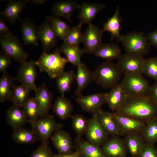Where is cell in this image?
Wrapping results in <instances>:
<instances>
[{"label": "cell", "mask_w": 157, "mask_h": 157, "mask_svg": "<svg viewBox=\"0 0 157 157\" xmlns=\"http://www.w3.org/2000/svg\"><path fill=\"white\" fill-rule=\"evenodd\" d=\"M48 1L47 0H32L31 1L33 3L38 4L42 5Z\"/></svg>", "instance_id": "49"}, {"label": "cell", "mask_w": 157, "mask_h": 157, "mask_svg": "<svg viewBox=\"0 0 157 157\" xmlns=\"http://www.w3.org/2000/svg\"><path fill=\"white\" fill-rule=\"evenodd\" d=\"M85 134L88 142L100 147L108 139V134L101 125L97 113L92 115V117L88 120Z\"/></svg>", "instance_id": "8"}, {"label": "cell", "mask_w": 157, "mask_h": 157, "mask_svg": "<svg viewBox=\"0 0 157 157\" xmlns=\"http://www.w3.org/2000/svg\"><path fill=\"white\" fill-rule=\"evenodd\" d=\"M156 149H157V148H156Z\"/></svg>", "instance_id": "50"}, {"label": "cell", "mask_w": 157, "mask_h": 157, "mask_svg": "<svg viewBox=\"0 0 157 157\" xmlns=\"http://www.w3.org/2000/svg\"><path fill=\"white\" fill-rule=\"evenodd\" d=\"M122 73L117 63L106 61L92 72L93 80L104 88H112L120 80Z\"/></svg>", "instance_id": "3"}, {"label": "cell", "mask_w": 157, "mask_h": 157, "mask_svg": "<svg viewBox=\"0 0 157 157\" xmlns=\"http://www.w3.org/2000/svg\"><path fill=\"white\" fill-rule=\"evenodd\" d=\"M138 157H157V149L154 145L146 143Z\"/></svg>", "instance_id": "43"}, {"label": "cell", "mask_w": 157, "mask_h": 157, "mask_svg": "<svg viewBox=\"0 0 157 157\" xmlns=\"http://www.w3.org/2000/svg\"><path fill=\"white\" fill-rule=\"evenodd\" d=\"M34 97L41 110L43 117L48 115L51 107L53 94L44 83L37 88Z\"/></svg>", "instance_id": "24"}, {"label": "cell", "mask_w": 157, "mask_h": 157, "mask_svg": "<svg viewBox=\"0 0 157 157\" xmlns=\"http://www.w3.org/2000/svg\"><path fill=\"white\" fill-rule=\"evenodd\" d=\"M146 35L150 45L155 47L157 50V30L148 33Z\"/></svg>", "instance_id": "45"}, {"label": "cell", "mask_w": 157, "mask_h": 157, "mask_svg": "<svg viewBox=\"0 0 157 157\" xmlns=\"http://www.w3.org/2000/svg\"><path fill=\"white\" fill-rule=\"evenodd\" d=\"M21 64L15 80L35 91L37 88L35 84L37 72L35 61H26Z\"/></svg>", "instance_id": "10"}, {"label": "cell", "mask_w": 157, "mask_h": 157, "mask_svg": "<svg viewBox=\"0 0 157 157\" xmlns=\"http://www.w3.org/2000/svg\"><path fill=\"white\" fill-rule=\"evenodd\" d=\"M72 119L73 128L77 137H81L85 134L88 125V120L79 114L72 115Z\"/></svg>", "instance_id": "41"}, {"label": "cell", "mask_w": 157, "mask_h": 157, "mask_svg": "<svg viewBox=\"0 0 157 157\" xmlns=\"http://www.w3.org/2000/svg\"><path fill=\"white\" fill-rule=\"evenodd\" d=\"M12 138L15 142L21 144H32L40 140L33 130L26 129L22 127L13 131Z\"/></svg>", "instance_id": "34"}, {"label": "cell", "mask_w": 157, "mask_h": 157, "mask_svg": "<svg viewBox=\"0 0 157 157\" xmlns=\"http://www.w3.org/2000/svg\"><path fill=\"white\" fill-rule=\"evenodd\" d=\"M120 41L126 53L144 56L149 53L150 44L146 35L142 32L132 31L122 35Z\"/></svg>", "instance_id": "4"}, {"label": "cell", "mask_w": 157, "mask_h": 157, "mask_svg": "<svg viewBox=\"0 0 157 157\" xmlns=\"http://www.w3.org/2000/svg\"><path fill=\"white\" fill-rule=\"evenodd\" d=\"M141 135L146 143L154 145L157 142V117L146 123Z\"/></svg>", "instance_id": "38"}, {"label": "cell", "mask_w": 157, "mask_h": 157, "mask_svg": "<svg viewBox=\"0 0 157 157\" xmlns=\"http://www.w3.org/2000/svg\"><path fill=\"white\" fill-rule=\"evenodd\" d=\"M103 31L99 27L92 23L88 26L83 33V42L85 53H92L95 50L102 42Z\"/></svg>", "instance_id": "13"}, {"label": "cell", "mask_w": 157, "mask_h": 157, "mask_svg": "<svg viewBox=\"0 0 157 157\" xmlns=\"http://www.w3.org/2000/svg\"><path fill=\"white\" fill-rule=\"evenodd\" d=\"M105 7L104 4L100 3L83 2L79 4V13L78 17L82 24L91 23L97 14Z\"/></svg>", "instance_id": "17"}, {"label": "cell", "mask_w": 157, "mask_h": 157, "mask_svg": "<svg viewBox=\"0 0 157 157\" xmlns=\"http://www.w3.org/2000/svg\"><path fill=\"white\" fill-rule=\"evenodd\" d=\"M52 142L59 154H67L72 152L73 145L69 134L66 131L59 129L51 137Z\"/></svg>", "instance_id": "20"}, {"label": "cell", "mask_w": 157, "mask_h": 157, "mask_svg": "<svg viewBox=\"0 0 157 157\" xmlns=\"http://www.w3.org/2000/svg\"><path fill=\"white\" fill-rule=\"evenodd\" d=\"M21 108L13 104L6 111L7 122L13 131L22 127L28 122L24 111Z\"/></svg>", "instance_id": "23"}, {"label": "cell", "mask_w": 157, "mask_h": 157, "mask_svg": "<svg viewBox=\"0 0 157 157\" xmlns=\"http://www.w3.org/2000/svg\"><path fill=\"white\" fill-rule=\"evenodd\" d=\"M106 93H98L92 94L76 96V102L85 111L92 115L98 113L106 103Z\"/></svg>", "instance_id": "11"}, {"label": "cell", "mask_w": 157, "mask_h": 157, "mask_svg": "<svg viewBox=\"0 0 157 157\" xmlns=\"http://www.w3.org/2000/svg\"><path fill=\"white\" fill-rule=\"evenodd\" d=\"M13 34L9 30L4 19H0V35H8Z\"/></svg>", "instance_id": "46"}, {"label": "cell", "mask_w": 157, "mask_h": 157, "mask_svg": "<svg viewBox=\"0 0 157 157\" xmlns=\"http://www.w3.org/2000/svg\"><path fill=\"white\" fill-rule=\"evenodd\" d=\"M38 40L40 41L43 48V52L47 53L57 43L58 37L46 18L38 28Z\"/></svg>", "instance_id": "14"}, {"label": "cell", "mask_w": 157, "mask_h": 157, "mask_svg": "<svg viewBox=\"0 0 157 157\" xmlns=\"http://www.w3.org/2000/svg\"><path fill=\"white\" fill-rule=\"evenodd\" d=\"M11 58L2 51L0 54V72L2 73L6 72V70L11 62Z\"/></svg>", "instance_id": "44"}, {"label": "cell", "mask_w": 157, "mask_h": 157, "mask_svg": "<svg viewBox=\"0 0 157 157\" xmlns=\"http://www.w3.org/2000/svg\"><path fill=\"white\" fill-rule=\"evenodd\" d=\"M82 25L79 23L77 25L71 27L63 42L74 46H79L83 41V33L81 31Z\"/></svg>", "instance_id": "39"}, {"label": "cell", "mask_w": 157, "mask_h": 157, "mask_svg": "<svg viewBox=\"0 0 157 157\" xmlns=\"http://www.w3.org/2000/svg\"><path fill=\"white\" fill-rule=\"evenodd\" d=\"M77 71L75 74V79L77 88L75 92L76 96L81 93L88 84L93 81L92 72L81 61L76 66Z\"/></svg>", "instance_id": "26"}, {"label": "cell", "mask_w": 157, "mask_h": 157, "mask_svg": "<svg viewBox=\"0 0 157 157\" xmlns=\"http://www.w3.org/2000/svg\"><path fill=\"white\" fill-rule=\"evenodd\" d=\"M14 78L7 72L3 73L0 79V101L3 103L8 100L14 85Z\"/></svg>", "instance_id": "37"}, {"label": "cell", "mask_w": 157, "mask_h": 157, "mask_svg": "<svg viewBox=\"0 0 157 157\" xmlns=\"http://www.w3.org/2000/svg\"><path fill=\"white\" fill-rule=\"evenodd\" d=\"M115 112L146 123L157 117V104L149 94L129 96L122 107Z\"/></svg>", "instance_id": "1"}, {"label": "cell", "mask_w": 157, "mask_h": 157, "mask_svg": "<svg viewBox=\"0 0 157 157\" xmlns=\"http://www.w3.org/2000/svg\"><path fill=\"white\" fill-rule=\"evenodd\" d=\"M124 140L128 151L133 157H138L146 143L139 134L127 135Z\"/></svg>", "instance_id": "31"}, {"label": "cell", "mask_w": 157, "mask_h": 157, "mask_svg": "<svg viewBox=\"0 0 157 157\" xmlns=\"http://www.w3.org/2000/svg\"><path fill=\"white\" fill-rule=\"evenodd\" d=\"M20 21V30L24 45L38 46V28L35 23L28 18L21 19Z\"/></svg>", "instance_id": "18"}, {"label": "cell", "mask_w": 157, "mask_h": 157, "mask_svg": "<svg viewBox=\"0 0 157 157\" xmlns=\"http://www.w3.org/2000/svg\"><path fill=\"white\" fill-rule=\"evenodd\" d=\"M142 73L157 81V56L144 58Z\"/></svg>", "instance_id": "40"}, {"label": "cell", "mask_w": 157, "mask_h": 157, "mask_svg": "<svg viewBox=\"0 0 157 157\" xmlns=\"http://www.w3.org/2000/svg\"><path fill=\"white\" fill-rule=\"evenodd\" d=\"M149 95L157 104V81L151 87Z\"/></svg>", "instance_id": "47"}, {"label": "cell", "mask_w": 157, "mask_h": 157, "mask_svg": "<svg viewBox=\"0 0 157 157\" xmlns=\"http://www.w3.org/2000/svg\"><path fill=\"white\" fill-rule=\"evenodd\" d=\"M2 51L11 58L21 63L26 61L28 54L23 49L19 39L13 34L0 35Z\"/></svg>", "instance_id": "5"}, {"label": "cell", "mask_w": 157, "mask_h": 157, "mask_svg": "<svg viewBox=\"0 0 157 157\" xmlns=\"http://www.w3.org/2000/svg\"><path fill=\"white\" fill-rule=\"evenodd\" d=\"M76 151L81 157H106L100 147L92 144L82 137L75 139Z\"/></svg>", "instance_id": "22"}, {"label": "cell", "mask_w": 157, "mask_h": 157, "mask_svg": "<svg viewBox=\"0 0 157 157\" xmlns=\"http://www.w3.org/2000/svg\"><path fill=\"white\" fill-rule=\"evenodd\" d=\"M101 148L106 157H126L128 151L124 139L118 136L108 139Z\"/></svg>", "instance_id": "15"}, {"label": "cell", "mask_w": 157, "mask_h": 157, "mask_svg": "<svg viewBox=\"0 0 157 157\" xmlns=\"http://www.w3.org/2000/svg\"><path fill=\"white\" fill-rule=\"evenodd\" d=\"M33 130L42 141V143L48 145L49 138L57 130L60 129L61 125L57 123L53 116L48 115L40 118L32 125Z\"/></svg>", "instance_id": "7"}, {"label": "cell", "mask_w": 157, "mask_h": 157, "mask_svg": "<svg viewBox=\"0 0 157 157\" xmlns=\"http://www.w3.org/2000/svg\"><path fill=\"white\" fill-rule=\"evenodd\" d=\"M53 157H81L78 153L76 151L67 154H58L53 155Z\"/></svg>", "instance_id": "48"}, {"label": "cell", "mask_w": 157, "mask_h": 157, "mask_svg": "<svg viewBox=\"0 0 157 157\" xmlns=\"http://www.w3.org/2000/svg\"><path fill=\"white\" fill-rule=\"evenodd\" d=\"M60 49L56 48L52 53L43 52L35 61L40 72H46L51 79L56 78L64 71L67 59L61 56Z\"/></svg>", "instance_id": "2"}, {"label": "cell", "mask_w": 157, "mask_h": 157, "mask_svg": "<svg viewBox=\"0 0 157 157\" xmlns=\"http://www.w3.org/2000/svg\"><path fill=\"white\" fill-rule=\"evenodd\" d=\"M128 96L121 83H118L106 93V103L110 109L115 112L122 107Z\"/></svg>", "instance_id": "16"}, {"label": "cell", "mask_w": 157, "mask_h": 157, "mask_svg": "<svg viewBox=\"0 0 157 157\" xmlns=\"http://www.w3.org/2000/svg\"><path fill=\"white\" fill-rule=\"evenodd\" d=\"M29 0H10L6 4L1 15L11 24L21 20L20 15Z\"/></svg>", "instance_id": "19"}, {"label": "cell", "mask_w": 157, "mask_h": 157, "mask_svg": "<svg viewBox=\"0 0 157 157\" xmlns=\"http://www.w3.org/2000/svg\"><path fill=\"white\" fill-rule=\"evenodd\" d=\"M60 50L61 53L65 55L69 62L76 66L81 61V56L85 53L83 49H81L79 46H74L64 42Z\"/></svg>", "instance_id": "33"}, {"label": "cell", "mask_w": 157, "mask_h": 157, "mask_svg": "<svg viewBox=\"0 0 157 157\" xmlns=\"http://www.w3.org/2000/svg\"><path fill=\"white\" fill-rule=\"evenodd\" d=\"M122 20L119 16V8L117 6L113 16L107 19L103 24V31L110 33L111 40L116 39L117 42L120 41L121 36L120 31L122 29L121 23Z\"/></svg>", "instance_id": "25"}, {"label": "cell", "mask_w": 157, "mask_h": 157, "mask_svg": "<svg viewBox=\"0 0 157 157\" xmlns=\"http://www.w3.org/2000/svg\"><path fill=\"white\" fill-rule=\"evenodd\" d=\"M120 83L128 96L149 94L151 86L142 74L124 75Z\"/></svg>", "instance_id": "6"}, {"label": "cell", "mask_w": 157, "mask_h": 157, "mask_svg": "<svg viewBox=\"0 0 157 157\" xmlns=\"http://www.w3.org/2000/svg\"><path fill=\"white\" fill-rule=\"evenodd\" d=\"M75 74L72 70L64 71L56 78L57 88L61 95H64L70 90L72 84L75 79Z\"/></svg>", "instance_id": "36"}, {"label": "cell", "mask_w": 157, "mask_h": 157, "mask_svg": "<svg viewBox=\"0 0 157 157\" xmlns=\"http://www.w3.org/2000/svg\"><path fill=\"white\" fill-rule=\"evenodd\" d=\"M144 56L125 53L121 54L117 63L124 75L142 74Z\"/></svg>", "instance_id": "9"}, {"label": "cell", "mask_w": 157, "mask_h": 157, "mask_svg": "<svg viewBox=\"0 0 157 157\" xmlns=\"http://www.w3.org/2000/svg\"><path fill=\"white\" fill-rule=\"evenodd\" d=\"M22 108L31 126L39 118L43 117L41 109L34 98L29 97Z\"/></svg>", "instance_id": "32"}, {"label": "cell", "mask_w": 157, "mask_h": 157, "mask_svg": "<svg viewBox=\"0 0 157 157\" xmlns=\"http://www.w3.org/2000/svg\"><path fill=\"white\" fill-rule=\"evenodd\" d=\"M79 5L74 0L58 1L53 4L51 9L54 16L65 18L72 22V15L75 10L78 8Z\"/></svg>", "instance_id": "21"}, {"label": "cell", "mask_w": 157, "mask_h": 157, "mask_svg": "<svg viewBox=\"0 0 157 157\" xmlns=\"http://www.w3.org/2000/svg\"><path fill=\"white\" fill-rule=\"evenodd\" d=\"M52 108L55 115L62 119H67L72 116V105L64 95H61L57 98Z\"/></svg>", "instance_id": "29"}, {"label": "cell", "mask_w": 157, "mask_h": 157, "mask_svg": "<svg viewBox=\"0 0 157 157\" xmlns=\"http://www.w3.org/2000/svg\"><path fill=\"white\" fill-rule=\"evenodd\" d=\"M92 54L95 56L103 58L108 61L117 59L122 54L121 49L117 44L103 43Z\"/></svg>", "instance_id": "28"}, {"label": "cell", "mask_w": 157, "mask_h": 157, "mask_svg": "<svg viewBox=\"0 0 157 157\" xmlns=\"http://www.w3.org/2000/svg\"><path fill=\"white\" fill-rule=\"evenodd\" d=\"M31 91L30 88L22 84L14 85L8 100L12 102L13 105L22 108L29 97L28 95Z\"/></svg>", "instance_id": "30"}, {"label": "cell", "mask_w": 157, "mask_h": 157, "mask_svg": "<svg viewBox=\"0 0 157 157\" xmlns=\"http://www.w3.org/2000/svg\"><path fill=\"white\" fill-rule=\"evenodd\" d=\"M53 155L48 145L42 143L29 157H53Z\"/></svg>", "instance_id": "42"}, {"label": "cell", "mask_w": 157, "mask_h": 157, "mask_svg": "<svg viewBox=\"0 0 157 157\" xmlns=\"http://www.w3.org/2000/svg\"><path fill=\"white\" fill-rule=\"evenodd\" d=\"M99 121L107 133L113 136L122 135L113 113L101 109L97 113Z\"/></svg>", "instance_id": "27"}, {"label": "cell", "mask_w": 157, "mask_h": 157, "mask_svg": "<svg viewBox=\"0 0 157 157\" xmlns=\"http://www.w3.org/2000/svg\"><path fill=\"white\" fill-rule=\"evenodd\" d=\"M113 114L122 135L141 134L145 127V123L116 112L113 113Z\"/></svg>", "instance_id": "12"}, {"label": "cell", "mask_w": 157, "mask_h": 157, "mask_svg": "<svg viewBox=\"0 0 157 157\" xmlns=\"http://www.w3.org/2000/svg\"><path fill=\"white\" fill-rule=\"evenodd\" d=\"M46 18L57 37L64 41L71 27L59 17L49 15Z\"/></svg>", "instance_id": "35"}]
</instances>
